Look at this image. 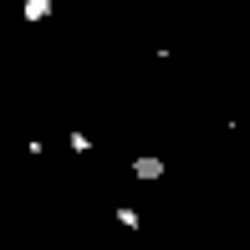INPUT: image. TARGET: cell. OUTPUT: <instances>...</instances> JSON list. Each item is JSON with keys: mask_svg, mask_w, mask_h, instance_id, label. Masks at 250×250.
I'll return each instance as SVG.
<instances>
[{"mask_svg": "<svg viewBox=\"0 0 250 250\" xmlns=\"http://www.w3.org/2000/svg\"><path fill=\"white\" fill-rule=\"evenodd\" d=\"M21 16H26L31 26H41V21L51 16V0H21Z\"/></svg>", "mask_w": 250, "mask_h": 250, "instance_id": "2", "label": "cell"}, {"mask_svg": "<svg viewBox=\"0 0 250 250\" xmlns=\"http://www.w3.org/2000/svg\"><path fill=\"white\" fill-rule=\"evenodd\" d=\"M66 143H72V153H87V148H92V138H87V133H72Z\"/></svg>", "mask_w": 250, "mask_h": 250, "instance_id": "4", "label": "cell"}, {"mask_svg": "<svg viewBox=\"0 0 250 250\" xmlns=\"http://www.w3.org/2000/svg\"><path fill=\"white\" fill-rule=\"evenodd\" d=\"M164 174H168L164 158H153V153H138V158H133V179H143V184H158Z\"/></svg>", "mask_w": 250, "mask_h": 250, "instance_id": "1", "label": "cell"}, {"mask_svg": "<svg viewBox=\"0 0 250 250\" xmlns=\"http://www.w3.org/2000/svg\"><path fill=\"white\" fill-rule=\"evenodd\" d=\"M112 220H118L123 230H138V225H143V214L133 209V204H123V209H112Z\"/></svg>", "mask_w": 250, "mask_h": 250, "instance_id": "3", "label": "cell"}]
</instances>
